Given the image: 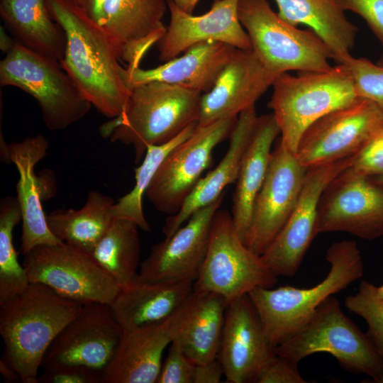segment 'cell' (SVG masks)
Returning <instances> with one entry per match:
<instances>
[{"label": "cell", "instance_id": "d6986e66", "mask_svg": "<svg viewBox=\"0 0 383 383\" xmlns=\"http://www.w3.org/2000/svg\"><path fill=\"white\" fill-rule=\"evenodd\" d=\"M48 140L42 135L29 136L8 144V155L19 174L16 185L17 200L22 216L21 250L23 255L40 245L62 243L50 230L43 201L54 194L50 175L37 176L35 165L47 155Z\"/></svg>", "mask_w": 383, "mask_h": 383}, {"label": "cell", "instance_id": "52a82bcc", "mask_svg": "<svg viewBox=\"0 0 383 383\" xmlns=\"http://www.w3.org/2000/svg\"><path fill=\"white\" fill-rule=\"evenodd\" d=\"M0 84L18 87L33 96L50 131L66 129L83 118L92 106L59 61L16 40L0 62Z\"/></svg>", "mask_w": 383, "mask_h": 383}, {"label": "cell", "instance_id": "83f0119b", "mask_svg": "<svg viewBox=\"0 0 383 383\" xmlns=\"http://www.w3.org/2000/svg\"><path fill=\"white\" fill-rule=\"evenodd\" d=\"M280 130L273 113L262 115L243 157L233 196L231 216L235 229L245 242L252 209L269 167L272 145Z\"/></svg>", "mask_w": 383, "mask_h": 383}, {"label": "cell", "instance_id": "7a4b0ae2", "mask_svg": "<svg viewBox=\"0 0 383 383\" xmlns=\"http://www.w3.org/2000/svg\"><path fill=\"white\" fill-rule=\"evenodd\" d=\"M83 304L38 283L0 305L2 358L23 383H38L44 356L58 333L81 311Z\"/></svg>", "mask_w": 383, "mask_h": 383}, {"label": "cell", "instance_id": "9c48e42d", "mask_svg": "<svg viewBox=\"0 0 383 383\" xmlns=\"http://www.w3.org/2000/svg\"><path fill=\"white\" fill-rule=\"evenodd\" d=\"M276 275L260 255L250 250L238 235L231 214L215 213L209 243L194 290L222 296L228 303L257 287L272 288Z\"/></svg>", "mask_w": 383, "mask_h": 383}, {"label": "cell", "instance_id": "9a60e30c", "mask_svg": "<svg viewBox=\"0 0 383 383\" xmlns=\"http://www.w3.org/2000/svg\"><path fill=\"white\" fill-rule=\"evenodd\" d=\"M307 168L282 143L272 151L263 184L255 199L244 243L262 255L281 231L298 201Z\"/></svg>", "mask_w": 383, "mask_h": 383}, {"label": "cell", "instance_id": "d4e9b609", "mask_svg": "<svg viewBox=\"0 0 383 383\" xmlns=\"http://www.w3.org/2000/svg\"><path fill=\"white\" fill-rule=\"evenodd\" d=\"M228 304L218 294L194 289L178 310L172 342L194 363L218 357Z\"/></svg>", "mask_w": 383, "mask_h": 383}, {"label": "cell", "instance_id": "8fae6325", "mask_svg": "<svg viewBox=\"0 0 383 383\" xmlns=\"http://www.w3.org/2000/svg\"><path fill=\"white\" fill-rule=\"evenodd\" d=\"M237 118L197 123L192 135L167 154L145 192L157 210L170 216L179 211L210 165L213 149L230 136Z\"/></svg>", "mask_w": 383, "mask_h": 383}, {"label": "cell", "instance_id": "5b68a950", "mask_svg": "<svg viewBox=\"0 0 383 383\" xmlns=\"http://www.w3.org/2000/svg\"><path fill=\"white\" fill-rule=\"evenodd\" d=\"M272 87L268 107L279 128L280 142L295 154L302 135L312 123L358 98L350 72L340 64L327 71L297 76L283 73Z\"/></svg>", "mask_w": 383, "mask_h": 383}, {"label": "cell", "instance_id": "e0dca14e", "mask_svg": "<svg viewBox=\"0 0 383 383\" xmlns=\"http://www.w3.org/2000/svg\"><path fill=\"white\" fill-rule=\"evenodd\" d=\"M223 194L195 213L169 238L152 245L135 279L143 282H194L204 261L213 217Z\"/></svg>", "mask_w": 383, "mask_h": 383}, {"label": "cell", "instance_id": "681fc988", "mask_svg": "<svg viewBox=\"0 0 383 383\" xmlns=\"http://www.w3.org/2000/svg\"><path fill=\"white\" fill-rule=\"evenodd\" d=\"M76 4H77L79 6H82L83 9L85 6L86 0H73Z\"/></svg>", "mask_w": 383, "mask_h": 383}, {"label": "cell", "instance_id": "b9f144b4", "mask_svg": "<svg viewBox=\"0 0 383 383\" xmlns=\"http://www.w3.org/2000/svg\"><path fill=\"white\" fill-rule=\"evenodd\" d=\"M224 376V370L219 359L202 364H196L193 383H218Z\"/></svg>", "mask_w": 383, "mask_h": 383}, {"label": "cell", "instance_id": "cb8c5ba5", "mask_svg": "<svg viewBox=\"0 0 383 383\" xmlns=\"http://www.w3.org/2000/svg\"><path fill=\"white\" fill-rule=\"evenodd\" d=\"M178 310L161 323L123 332L103 383H156L163 353L172 341Z\"/></svg>", "mask_w": 383, "mask_h": 383}, {"label": "cell", "instance_id": "d590c367", "mask_svg": "<svg viewBox=\"0 0 383 383\" xmlns=\"http://www.w3.org/2000/svg\"><path fill=\"white\" fill-rule=\"evenodd\" d=\"M340 65L350 72L357 96L373 101L383 111V66L353 56Z\"/></svg>", "mask_w": 383, "mask_h": 383}, {"label": "cell", "instance_id": "44dd1931", "mask_svg": "<svg viewBox=\"0 0 383 383\" xmlns=\"http://www.w3.org/2000/svg\"><path fill=\"white\" fill-rule=\"evenodd\" d=\"M277 77L252 50L237 49L211 90L201 95L198 125L238 117L255 107Z\"/></svg>", "mask_w": 383, "mask_h": 383}, {"label": "cell", "instance_id": "ffe728a7", "mask_svg": "<svg viewBox=\"0 0 383 383\" xmlns=\"http://www.w3.org/2000/svg\"><path fill=\"white\" fill-rule=\"evenodd\" d=\"M170 22L157 42L159 57L167 62L190 47L206 41L227 43L240 50H252L250 37L238 16V0H213L211 9L193 16L167 0Z\"/></svg>", "mask_w": 383, "mask_h": 383}, {"label": "cell", "instance_id": "f546056e", "mask_svg": "<svg viewBox=\"0 0 383 383\" xmlns=\"http://www.w3.org/2000/svg\"><path fill=\"white\" fill-rule=\"evenodd\" d=\"M0 15L23 45L55 60L62 59L65 35L51 17L45 0H0Z\"/></svg>", "mask_w": 383, "mask_h": 383}, {"label": "cell", "instance_id": "ab89813d", "mask_svg": "<svg viewBox=\"0 0 383 383\" xmlns=\"http://www.w3.org/2000/svg\"><path fill=\"white\" fill-rule=\"evenodd\" d=\"M297 365L276 355L257 374L254 383H306Z\"/></svg>", "mask_w": 383, "mask_h": 383}, {"label": "cell", "instance_id": "3957f363", "mask_svg": "<svg viewBox=\"0 0 383 383\" xmlns=\"http://www.w3.org/2000/svg\"><path fill=\"white\" fill-rule=\"evenodd\" d=\"M202 94L161 82L134 86L122 113L104 123L99 132L111 142L132 146L138 163L150 145L167 143L198 123Z\"/></svg>", "mask_w": 383, "mask_h": 383}, {"label": "cell", "instance_id": "ba28073f", "mask_svg": "<svg viewBox=\"0 0 383 383\" xmlns=\"http://www.w3.org/2000/svg\"><path fill=\"white\" fill-rule=\"evenodd\" d=\"M238 11L252 50L275 76L333 67L329 63L333 55L326 43L312 30H301L284 21L267 0H238Z\"/></svg>", "mask_w": 383, "mask_h": 383}, {"label": "cell", "instance_id": "277c9868", "mask_svg": "<svg viewBox=\"0 0 383 383\" xmlns=\"http://www.w3.org/2000/svg\"><path fill=\"white\" fill-rule=\"evenodd\" d=\"M326 259L330 264L327 276L311 288L257 287L248 293L274 348L299 331L327 298L364 274L361 253L354 240L334 242L328 248Z\"/></svg>", "mask_w": 383, "mask_h": 383}, {"label": "cell", "instance_id": "8d00e7d4", "mask_svg": "<svg viewBox=\"0 0 383 383\" xmlns=\"http://www.w3.org/2000/svg\"><path fill=\"white\" fill-rule=\"evenodd\" d=\"M196 365L177 343L172 342L156 383H193Z\"/></svg>", "mask_w": 383, "mask_h": 383}, {"label": "cell", "instance_id": "836d02e7", "mask_svg": "<svg viewBox=\"0 0 383 383\" xmlns=\"http://www.w3.org/2000/svg\"><path fill=\"white\" fill-rule=\"evenodd\" d=\"M22 220L16 197L6 196L0 202V305L20 293L30 284L27 272L18 260L13 231Z\"/></svg>", "mask_w": 383, "mask_h": 383}, {"label": "cell", "instance_id": "484cf974", "mask_svg": "<svg viewBox=\"0 0 383 383\" xmlns=\"http://www.w3.org/2000/svg\"><path fill=\"white\" fill-rule=\"evenodd\" d=\"M257 117L255 107L238 115L226 155L216 167L199 179L179 211L166 219L162 228L165 238L172 235L196 211L218 199L228 185L236 182Z\"/></svg>", "mask_w": 383, "mask_h": 383}, {"label": "cell", "instance_id": "ee69618b", "mask_svg": "<svg viewBox=\"0 0 383 383\" xmlns=\"http://www.w3.org/2000/svg\"><path fill=\"white\" fill-rule=\"evenodd\" d=\"M0 372L5 382L11 383L21 382V376L18 372L2 358L0 359Z\"/></svg>", "mask_w": 383, "mask_h": 383}, {"label": "cell", "instance_id": "e575fe53", "mask_svg": "<svg viewBox=\"0 0 383 383\" xmlns=\"http://www.w3.org/2000/svg\"><path fill=\"white\" fill-rule=\"evenodd\" d=\"M346 308L361 316L367 325L366 334L383 357V300L377 295V287L362 280L358 291L345 299Z\"/></svg>", "mask_w": 383, "mask_h": 383}, {"label": "cell", "instance_id": "603a6c76", "mask_svg": "<svg viewBox=\"0 0 383 383\" xmlns=\"http://www.w3.org/2000/svg\"><path fill=\"white\" fill-rule=\"evenodd\" d=\"M237 48L225 43L206 41L187 49L183 55L152 69L126 67L124 78L131 87L150 82L180 86L201 94L214 85L219 74Z\"/></svg>", "mask_w": 383, "mask_h": 383}, {"label": "cell", "instance_id": "f6af8a7d", "mask_svg": "<svg viewBox=\"0 0 383 383\" xmlns=\"http://www.w3.org/2000/svg\"><path fill=\"white\" fill-rule=\"evenodd\" d=\"M0 48L4 53H7L13 46L15 39L11 38L2 26L0 32Z\"/></svg>", "mask_w": 383, "mask_h": 383}, {"label": "cell", "instance_id": "ac0fdd59", "mask_svg": "<svg viewBox=\"0 0 383 383\" xmlns=\"http://www.w3.org/2000/svg\"><path fill=\"white\" fill-rule=\"evenodd\" d=\"M276 355L248 294L229 302L218 355L226 382H254Z\"/></svg>", "mask_w": 383, "mask_h": 383}, {"label": "cell", "instance_id": "4fadbf2b", "mask_svg": "<svg viewBox=\"0 0 383 383\" xmlns=\"http://www.w3.org/2000/svg\"><path fill=\"white\" fill-rule=\"evenodd\" d=\"M316 232H345L366 240L383 236V187L350 167L343 171L321 196Z\"/></svg>", "mask_w": 383, "mask_h": 383}, {"label": "cell", "instance_id": "4dcf8cb0", "mask_svg": "<svg viewBox=\"0 0 383 383\" xmlns=\"http://www.w3.org/2000/svg\"><path fill=\"white\" fill-rule=\"evenodd\" d=\"M113 199L90 191L79 209H57L46 215L51 232L65 243L91 255L111 226L115 217Z\"/></svg>", "mask_w": 383, "mask_h": 383}, {"label": "cell", "instance_id": "1f68e13d", "mask_svg": "<svg viewBox=\"0 0 383 383\" xmlns=\"http://www.w3.org/2000/svg\"><path fill=\"white\" fill-rule=\"evenodd\" d=\"M137 224L115 218L90 255L120 286L130 284L137 276L140 243Z\"/></svg>", "mask_w": 383, "mask_h": 383}, {"label": "cell", "instance_id": "2e32d148", "mask_svg": "<svg viewBox=\"0 0 383 383\" xmlns=\"http://www.w3.org/2000/svg\"><path fill=\"white\" fill-rule=\"evenodd\" d=\"M355 155L307 170L291 216L261 255L264 262L278 277H291L297 272L306 252L318 235V206L321 196L329 183L351 165Z\"/></svg>", "mask_w": 383, "mask_h": 383}, {"label": "cell", "instance_id": "f907efd6", "mask_svg": "<svg viewBox=\"0 0 383 383\" xmlns=\"http://www.w3.org/2000/svg\"><path fill=\"white\" fill-rule=\"evenodd\" d=\"M377 383H383V367H382V370L380 377L378 379Z\"/></svg>", "mask_w": 383, "mask_h": 383}, {"label": "cell", "instance_id": "7c38bea8", "mask_svg": "<svg viewBox=\"0 0 383 383\" xmlns=\"http://www.w3.org/2000/svg\"><path fill=\"white\" fill-rule=\"evenodd\" d=\"M382 126L383 111L379 106L357 98L312 123L302 135L296 156L307 169L348 158Z\"/></svg>", "mask_w": 383, "mask_h": 383}, {"label": "cell", "instance_id": "7402d4cb", "mask_svg": "<svg viewBox=\"0 0 383 383\" xmlns=\"http://www.w3.org/2000/svg\"><path fill=\"white\" fill-rule=\"evenodd\" d=\"M167 6V0H106L99 26L128 67L140 66L165 33Z\"/></svg>", "mask_w": 383, "mask_h": 383}, {"label": "cell", "instance_id": "4316f807", "mask_svg": "<svg viewBox=\"0 0 383 383\" xmlns=\"http://www.w3.org/2000/svg\"><path fill=\"white\" fill-rule=\"evenodd\" d=\"M194 282H143L121 287L110 305L123 332L161 323L187 300Z\"/></svg>", "mask_w": 383, "mask_h": 383}, {"label": "cell", "instance_id": "d6a6232c", "mask_svg": "<svg viewBox=\"0 0 383 383\" xmlns=\"http://www.w3.org/2000/svg\"><path fill=\"white\" fill-rule=\"evenodd\" d=\"M197 123L195 122L189 125L167 143L148 148L142 162L135 169V182L133 188L113 204V213L116 218L129 220L143 231H151L143 211L142 199L163 160L174 147L192 135Z\"/></svg>", "mask_w": 383, "mask_h": 383}, {"label": "cell", "instance_id": "5bb4252c", "mask_svg": "<svg viewBox=\"0 0 383 383\" xmlns=\"http://www.w3.org/2000/svg\"><path fill=\"white\" fill-rule=\"evenodd\" d=\"M122 335L110 305L85 304L54 339L41 367L81 366L103 374Z\"/></svg>", "mask_w": 383, "mask_h": 383}, {"label": "cell", "instance_id": "8992f818", "mask_svg": "<svg viewBox=\"0 0 383 383\" xmlns=\"http://www.w3.org/2000/svg\"><path fill=\"white\" fill-rule=\"evenodd\" d=\"M274 350L296 364L314 353H327L346 371L366 374L374 382L383 367V357L366 333L345 315L333 296L321 303L307 323Z\"/></svg>", "mask_w": 383, "mask_h": 383}, {"label": "cell", "instance_id": "74e56055", "mask_svg": "<svg viewBox=\"0 0 383 383\" xmlns=\"http://www.w3.org/2000/svg\"><path fill=\"white\" fill-rule=\"evenodd\" d=\"M350 168L367 177L383 174V126L355 155Z\"/></svg>", "mask_w": 383, "mask_h": 383}, {"label": "cell", "instance_id": "60d3db41", "mask_svg": "<svg viewBox=\"0 0 383 383\" xmlns=\"http://www.w3.org/2000/svg\"><path fill=\"white\" fill-rule=\"evenodd\" d=\"M38 383H103V374L81 366H60L44 369Z\"/></svg>", "mask_w": 383, "mask_h": 383}, {"label": "cell", "instance_id": "7dc6e473", "mask_svg": "<svg viewBox=\"0 0 383 383\" xmlns=\"http://www.w3.org/2000/svg\"><path fill=\"white\" fill-rule=\"evenodd\" d=\"M369 178L377 185L383 187V174Z\"/></svg>", "mask_w": 383, "mask_h": 383}, {"label": "cell", "instance_id": "bcb514c9", "mask_svg": "<svg viewBox=\"0 0 383 383\" xmlns=\"http://www.w3.org/2000/svg\"><path fill=\"white\" fill-rule=\"evenodd\" d=\"M182 11L192 13L200 0H172Z\"/></svg>", "mask_w": 383, "mask_h": 383}, {"label": "cell", "instance_id": "f35d334b", "mask_svg": "<svg viewBox=\"0 0 383 383\" xmlns=\"http://www.w3.org/2000/svg\"><path fill=\"white\" fill-rule=\"evenodd\" d=\"M345 12L361 16L383 46V0H335Z\"/></svg>", "mask_w": 383, "mask_h": 383}, {"label": "cell", "instance_id": "c3c4849f", "mask_svg": "<svg viewBox=\"0 0 383 383\" xmlns=\"http://www.w3.org/2000/svg\"><path fill=\"white\" fill-rule=\"evenodd\" d=\"M377 295L379 299L383 300V284L379 287H377Z\"/></svg>", "mask_w": 383, "mask_h": 383}, {"label": "cell", "instance_id": "30bf717a", "mask_svg": "<svg viewBox=\"0 0 383 383\" xmlns=\"http://www.w3.org/2000/svg\"><path fill=\"white\" fill-rule=\"evenodd\" d=\"M23 256L30 282L83 304L111 305L121 289L90 255L65 243L38 245Z\"/></svg>", "mask_w": 383, "mask_h": 383}, {"label": "cell", "instance_id": "6da1fadb", "mask_svg": "<svg viewBox=\"0 0 383 383\" xmlns=\"http://www.w3.org/2000/svg\"><path fill=\"white\" fill-rule=\"evenodd\" d=\"M65 35L61 67L92 106L114 118L123 111L131 89L124 70L103 29L73 0H45Z\"/></svg>", "mask_w": 383, "mask_h": 383}, {"label": "cell", "instance_id": "816d5d0a", "mask_svg": "<svg viewBox=\"0 0 383 383\" xmlns=\"http://www.w3.org/2000/svg\"><path fill=\"white\" fill-rule=\"evenodd\" d=\"M378 65L383 66V57L378 61Z\"/></svg>", "mask_w": 383, "mask_h": 383}, {"label": "cell", "instance_id": "f1b7e54d", "mask_svg": "<svg viewBox=\"0 0 383 383\" xmlns=\"http://www.w3.org/2000/svg\"><path fill=\"white\" fill-rule=\"evenodd\" d=\"M274 1L279 16L295 27H309L328 47L337 64L352 56L357 28L335 0Z\"/></svg>", "mask_w": 383, "mask_h": 383}, {"label": "cell", "instance_id": "7bdbcfd3", "mask_svg": "<svg viewBox=\"0 0 383 383\" xmlns=\"http://www.w3.org/2000/svg\"><path fill=\"white\" fill-rule=\"evenodd\" d=\"M106 0H86L84 11L88 16L99 25Z\"/></svg>", "mask_w": 383, "mask_h": 383}]
</instances>
